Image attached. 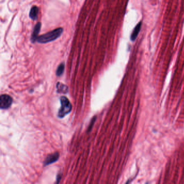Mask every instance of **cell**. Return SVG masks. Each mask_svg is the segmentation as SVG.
Instances as JSON below:
<instances>
[{"instance_id":"277c9868","label":"cell","mask_w":184,"mask_h":184,"mask_svg":"<svg viewBox=\"0 0 184 184\" xmlns=\"http://www.w3.org/2000/svg\"><path fill=\"white\" fill-rule=\"evenodd\" d=\"M59 157V152H55L49 155L44 160V166L49 165L51 164L54 163L55 162L58 160Z\"/></svg>"},{"instance_id":"7a4b0ae2","label":"cell","mask_w":184,"mask_h":184,"mask_svg":"<svg viewBox=\"0 0 184 184\" xmlns=\"http://www.w3.org/2000/svg\"><path fill=\"white\" fill-rule=\"evenodd\" d=\"M61 107L59 110L58 116L62 118L67 114L70 113L72 109V105L69 99L65 96H62L60 99Z\"/></svg>"},{"instance_id":"ba28073f","label":"cell","mask_w":184,"mask_h":184,"mask_svg":"<svg viewBox=\"0 0 184 184\" xmlns=\"http://www.w3.org/2000/svg\"><path fill=\"white\" fill-rule=\"evenodd\" d=\"M56 88L57 92H59V93L65 94L68 91V86L64 85V84H63L59 83V82L57 84Z\"/></svg>"},{"instance_id":"52a82bcc","label":"cell","mask_w":184,"mask_h":184,"mask_svg":"<svg viewBox=\"0 0 184 184\" xmlns=\"http://www.w3.org/2000/svg\"><path fill=\"white\" fill-rule=\"evenodd\" d=\"M39 9L37 7L33 6L32 7L30 11L29 17L33 20H36L37 18Z\"/></svg>"},{"instance_id":"5b68a950","label":"cell","mask_w":184,"mask_h":184,"mask_svg":"<svg viewBox=\"0 0 184 184\" xmlns=\"http://www.w3.org/2000/svg\"><path fill=\"white\" fill-rule=\"evenodd\" d=\"M41 28V23L38 22L36 24L35 27L33 28V32L32 33V37H31V41L32 43H35L36 41H37V40L38 37V33H40Z\"/></svg>"},{"instance_id":"8fae6325","label":"cell","mask_w":184,"mask_h":184,"mask_svg":"<svg viewBox=\"0 0 184 184\" xmlns=\"http://www.w3.org/2000/svg\"><path fill=\"white\" fill-rule=\"evenodd\" d=\"M61 176H59H59H57V180H58V182H57V183H59V181H60V180H61Z\"/></svg>"},{"instance_id":"3957f363","label":"cell","mask_w":184,"mask_h":184,"mask_svg":"<svg viewBox=\"0 0 184 184\" xmlns=\"http://www.w3.org/2000/svg\"><path fill=\"white\" fill-rule=\"evenodd\" d=\"M13 103V99L8 94H2L0 98V107L1 109H8Z\"/></svg>"},{"instance_id":"6da1fadb","label":"cell","mask_w":184,"mask_h":184,"mask_svg":"<svg viewBox=\"0 0 184 184\" xmlns=\"http://www.w3.org/2000/svg\"><path fill=\"white\" fill-rule=\"evenodd\" d=\"M63 31V29L62 28H57L56 29L53 30L52 31L39 36L37 40V42L40 43H46L52 42L59 37Z\"/></svg>"},{"instance_id":"30bf717a","label":"cell","mask_w":184,"mask_h":184,"mask_svg":"<svg viewBox=\"0 0 184 184\" xmlns=\"http://www.w3.org/2000/svg\"><path fill=\"white\" fill-rule=\"evenodd\" d=\"M96 117H94V118L92 119V120H91V123H90V126H89V130H90L91 129L92 125H94V121H96Z\"/></svg>"},{"instance_id":"8992f818","label":"cell","mask_w":184,"mask_h":184,"mask_svg":"<svg viewBox=\"0 0 184 184\" xmlns=\"http://www.w3.org/2000/svg\"><path fill=\"white\" fill-rule=\"evenodd\" d=\"M142 22L140 21L136 25V27L134 28V29L133 30V32L131 33V37H130V40L132 42L136 40V38L138 37V34L139 33L140 29H141V28H142Z\"/></svg>"},{"instance_id":"9c48e42d","label":"cell","mask_w":184,"mask_h":184,"mask_svg":"<svg viewBox=\"0 0 184 184\" xmlns=\"http://www.w3.org/2000/svg\"><path fill=\"white\" fill-rule=\"evenodd\" d=\"M64 68H65V65L64 63H61V64L59 65L57 69L56 73L57 76H61L63 74L64 71Z\"/></svg>"}]
</instances>
